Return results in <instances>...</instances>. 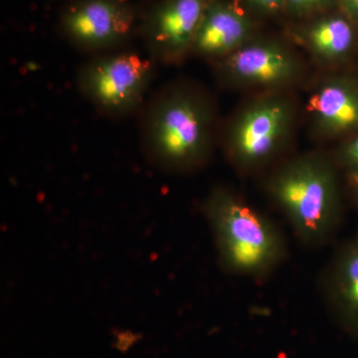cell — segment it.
Listing matches in <instances>:
<instances>
[{"label": "cell", "instance_id": "6da1fadb", "mask_svg": "<svg viewBox=\"0 0 358 358\" xmlns=\"http://www.w3.org/2000/svg\"><path fill=\"white\" fill-rule=\"evenodd\" d=\"M215 122V103L206 90L192 82H173L159 90L143 108V150L166 171H195L210 159Z\"/></svg>", "mask_w": 358, "mask_h": 358}, {"label": "cell", "instance_id": "7a4b0ae2", "mask_svg": "<svg viewBox=\"0 0 358 358\" xmlns=\"http://www.w3.org/2000/svg\"><path fill=\"white\" fill-rule=\"evenodd\" d=\"M203 210L220 262L228 272L259 279L284 262L287 245L281 230L236 192L214 187Z\"/></svg>", "mask_w": 358, "mask_h": 358}, {"label": "cell", "instance_id": "3957f363", "mask_svg": "<svg viewBox=\"0 0 358 358\" xmlns=\"http://www.w3.org/2000/svg\"><path fill=\"white\" fill-rule=\"evenodd\" d=\"M267 192L301 243L320 247L333 236L341 199L336 169L324 155L289 160L268 178Z\"/></svg>", "mask_w": 358, "mask_h": 358}, {"label": "cell", "instance_id": "277c9868", "mask_svg": "<svg viewBox=\"0 0 358 358\" xmlns=\"http://www.w3.org/2000/svg\"><path fill=\"white\" fill-rule=\"evenodd\" d=\"M155 76V62L131 51L96 54L77 73L78 91L109 117L134 114L145 102Z\"/></svg>", "mask_w": 358, "mask_h": 358}, {"label": "cell", "instance_id": "5b68a950", "mask_svg": "<svg viewBox=\"0 0 358 358\" xmlns=\"http://www.w3.org/2000/svg\"><path fill=\"white\" fill-rule=\"evenodd\" d=\"M294 117L293 103L279 92L247 103L226 131L225 150L233 166L251 173L274 159L291 133Z\"/></svg>", "mask_w": 358, "mask_h": 358}, {"label": "cell", "instance_id": "8992f818", "mask_svg": "<svg viewBox=\"0 0 358 358\" xmlns=\"http://www.w3.org/2000/svg\"><path fill=\"white\" fill-rule=\"evenodd\" d=\"M213 64L216 79L224 86L268 93L294 83L301 72L300 61L293 52L268 40H250Z\"/></svg>", "mask_w": 358, "mask_h": 358}, {"label": "cell", "instance_id": "52a82bcc", "mask_svg": "<svg viewBox=\"0 0 358 358\" xmlns=\"http://www.w3.org/2000/svg\"><path fill=\"white\" fill-rule=\"evenodd\" d=\"M134 14L120 0H82L63 17L71 43L94 55L117 50L133 31Z\"/></svg>", "mask_w": 358, "mask_h": 358}, {"label": "cell", "instance_id": "ba28073f", "mask_svg": "<svg viewBox=\"0 0 358 358\" xmlns=\"http://www.w3.org/2000/svg\"><path fill=\"white\" fill-rule=\"evenodd\" d=\"M211 0H164L150 15L145 37L155 63L179 64L192 55L193 42Z\"/></svg>", "mask_w": 358, "mask_h": 358}, {"label": "cell", "instance_id": "9c48e42d", "mask_svg": "<svg viewBox=\"0 0 358 358\" xmlns=\"http://www.w3.org/2000/svg\"><path fill=\"white\" fill-rule=\"evenodd\" d=\"M250 40L252 24L249 18L230 2L211 0L197 30L192 55L214 63Z\"/></svg>", "mask_w": 358, "mask_h": 358}, {"label": "cell", "instance_id": "30bf717a", "mask_svg": "<svg viewBox=\"0 0 358 358\" xmlns=\"http://www.w3.org/2000/svg\"><path fill=\"white\" fill-rule=\"evenodd\" d=\"M313 131L320 138H334L358 129V87L350 80H322L308 101Z\"/></svg>", "mask_w": 358, "mask_h": 358}, {"label": "cell", "instance_id": "8fae6325", "mask_svg": "<svg viewBox=\"0 0 358 358\" xmlns=\"http://www.w3.org/2000/svg\"><path fill=\"white\" fill-rule=\"evenodd\" d=\"M322 289L341 327L358 336V237L346 244L327 268Z\"/></svg>", "mask_w": 358, "mask_h": 358}, {"label": "cell", "instance_id": "7c38bea8", "mask_svg": "<svg viewBox=\"0 0 358 358\" xmlns=\"http://www.w3.org/2000/svg\"><path fill=\"white\" fill-rule=\"evenodd\" d=\"M300 38L315 60L322 64H331L350 53L355 34L345 18L327 16L305 28Z\"/></svg>", "mask_w": 358, "mask_h": 358}, {"label": "cell", "instance_id": "4fadbf2b", "mask_svg": "<svg viewBox=\"0 0 358 358\" xmlns=\"http://www.w3.org/2000/svg\"><path fill=\"white\" fill-rule=\"evenodd\" d=\"M338 159L348 169L350 178L358 180V136L348 141L339 150Z\"/></svg>", "mask_w": 358, "mask_h": 358}, {"label": "cell", "instance_id": "5bb4252c", "mask_svg": "<svg viewBox=\"0 0 358 358\" xmlns=\"http://www.w3.org/2000/svg\"><path fill=\"white\" fill-rule=\"evenodd\" d=\"M331 2L333 0H285V6L289 13L303 16L324 10Z\"/></svg>", "mask_w": 358, "mask_h": 358}, {"label": "cell", "instance_id": "9a60e30c", "mask_svg": "<svg viewBox=\"0 0 358 358\" xmlns=\"http://www.w3.org/2000/svg\"><path fill=\"white\" fill-rule=\"evenodd\" d=\"M254 8L264 13H275L285 6V0H247Z\"/></svg>", "mask_w": 358, "mask_h": 358}, {"label": "cell", "instance_id": "2e32d148", "mask_svg": "<svg viewBox=\"0 0 358 358\" xmlns=\"http://www.w3.org/2000/svg\"><path fill=\"white\" fill-rule=\"evenodd\" d=\"M345 10L358 20V0H341Z\"/></svg>", "mask_w": 358, "mask_h": 358}, {"label": "cell", "instance_id": "e0dca14e", "mask_svg": "<svg viewBox=\"0 0 358 358\" xmlns=\"http://www.w3.org/2000/svg\"><path fill=\"white\" fill-rule=\"evenodd\" d=\"M353 185H355V192H357V196H358V180H353L352 179Z\"/></svg>", "mask_w": 358, "mask_h": 358}]
</instances>
